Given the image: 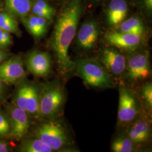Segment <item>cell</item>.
<instances>
[{
    "mask_svg": "<svg viewBox=\"0 0 152 152\" xmlns=\"http://www.w3.org/2000/svg\"><path fill=\"white\" fill-rule=\"evenodd\" d=\"M95 1H101V0H95Z\"/></svg>",
    "mask_w": 152,
    "mask_h": 152,
    "instance_id": "obj_30",
    "label": "cell"
},
{
    "mask_svg": "<svg viewBox=\"0 0 152 152\" xmlns=\"http://www.w3.org/2000/svg\"><path fill=\"white\" fill-rule=\"evenodd\" d=\"M25 77L26 72L20 56H12L0 64V80L7 85L17 84Z\"/></svg>",
    "mask_w": 152,
    "mask_h": 152,
    "instance_id": "obj_7",
    "label": "cell"
},
{
    "mask_svg": "<svg viewBox=\"0 0 152 152\" xmlns=\"http://www.w3.org/2000/svg\"><path fill=\"white\" fill-rule=\"evenodd\" d=\"M24 27L36 40L42 38L48 32L49 22L42 17L28 15L22 19Z\"/></svg>",
    "mask_w": 152,
    "mask_h": 152,
    "instance_id": "obj_15",
    "label": "cell"
},
{
    "mask_svg": "<svg viewBox=\"0 0 152 152\" xmlns=\"http://www.w3.org/2000/svg\"><path fill=\"white\" fill-rule=\"evenodd\" d=\"M138 113L136 99L128 89L121 87L120 90L118 118L121 123L127 124L135 120Z\"/></svg>",
    "mask_w": 152,
    "mask_h": 152,
    "instance_id": "obj_9",
    "label": "cell"
},
{
    "mask_svg": "<svg viewBox=\"0 0 152 152\" xmlns=\"http://www.w3.org/2000/svg\"><path fill=\"white\" fill-rule=\"evenodd\" d=\"M127 69L131 80L139 81L147 78L150 75L149 54L142 52L131 56L128 60Z\"/></svg>",
    "mask_w": 152,
    "mask_h": 152,
    "instance_id": "obj_11",
    "label": "cell"
},
{
    "mask_svg": "<svg viewBox=\"0 0 152 152\" xmlns=\"http://www.w3.org/2000/svg\"><path fill=\"white\" fill-rule=\"evenodd\" d=\"M99 34V28L96 22L90 20L84 23L80 28L77 36V43L79 47L90 50L96 43Z\"/></svg>",
    "mask_w": 152,
    "mask_h": 152,
    "instance_id": "obj_13",
    "label": "cell"
},
{
    "mask_svg": "<svg viewBox=\"0 0 152 152\" xmlns=\"http://www.w3.org/2000/svg\"><path fill=\"white\" fill-rule=\"evenodd\" d=\"M34 134V137L44 141L54 151L61 150L71 144L68 132L59 121L44 122L36 128Z\"/></svg>",
    "mask_w": 152,
    "mask_h": 152,
    "instance_id": "obj_3",
    "label": "cell"
},
{
    "mask_svg": "<svg viewBox=\"0 0 152 152\" xmlns=\"http://www.w3.org/2000/svg\"><path fill=\"white\" fill-rule=\"evenodd\" d=\"M142 36L121 31H109L104 36L108 44L125 50L137 49L142 42Z\"/></svg>",
    "mask_w": 152,
    "mask_h": 152,
    "instance_id": "obj_10",
    "label": "cell"
},
{
    "mask_svg": "<svg viewBox=\"0 0 152 152\" xmlns=\"http://www.w3.org/2000/svg\"><path fill=\"white\" fill-rule=\"evenodd\" d=\"M129 6L126 0H111L107 9V19L109 25L116 27L124 21Z\"/></svg>",
    "mask_w": 152,
    "mask_h": 152,
    "instance_id": "obj_14",
    "label": "cell"
},
{
    "mask_svg": "<svg viewBox=\"0 0 152 152\" xmlns=\"http://www.w3.org/2000/svg\"><path fill=\"white\" fill-rule=\"evenodd\" d=\"M10 55L5 50L0 48V64L9 58Z\"/></svg>",
    "mask_w": 152,
    "mask_h": 152,
    "instance_id": "obj_28",
    "label": "cell"
},
{
    "mask_svg": "<svg viewBox=\"0 0 152 152\" xmlns=\"http://www.w3.org/2000/svg\"><path fill=\"white\" fill-rule=\"evenodd\" d=\"M0 137L9 139L11 137V127L4 109L0 108Z\"/></svg>",
    "mask_w": 152,
    "mask_h": 152,
    "instance_id": "obj_23",
    "label": "cell"
},
{
    "mask_svg": "<svg viewBox=\"0 0 152 152\" xmlns=\"http://www.w3.org/2000/svg\"><path fill=\"white\" fill-rule=\"evenodd\" d=\"M64 101L65 94L60 82L54 80L46 83L41 89L37 117H54L59 112Z\"/></svg>",
    "mask_w": 152,
    "mask_h": 152,
    "instance_id": "obj_2",
    "label": "cell"
},
{
    "mask_svg": "<svg viewBox=\"0 0 152 152\" xmlns=\"http://www.w3.org/2000/svg\"><path fill=\"white\" fill-rule=\"evenodd\" d=\"M101 60L108 72L114 75H120L126 69V63L124 56L114 49H104Z\"/></svg>",
    "mask_w": 152,
    "mask_h": 152,
    "instance_id": "obj_12",
    "label": "cell"
},
{
    "mask_svg": "<svg viewBox=\"0 0 152 152\" xmlns=\"http://www.w3.org/2000/svg\"><path fill=\"white\" fill-rule=\"evenodd\" d=\"M143 2L147 10L151 12L152 10V0H143Z\"/></svg>",
    "mask_w": 152,
    "mask_h": 152,
    "instance_id": "obj_29",
    "label": "cell"
},
{
    "mask_svg": "<svg viewBox=\"0 0 152 152\" xmlns=\"http://www.w3.org/2000/svg\"><path fill=\"white\" fill-rule=\"evenodd\" d=\"M28 71L37 77L48 76L51 69V59L48 53L34 51L28 55L26 59Z\"/></svg>",
    "mask_w": 152,
    "mask_h": 152,
    "instance_id": "obj_8",
    "label": "cell"
},
{
    "mask_svg": "<svg viewBox=\"0 0 152 152\" xmlns=\"http://www.w3.org/2000/svg\"><path fill=\"white\" fill-rule=\"evenodd\" d=\"M120 31L142 36L144 32V26L141 20L137 17H131L119 25Z\"/></svg>",
    "mask_w": 152,
    "mask_h": 152,
    "instance_id": "obj_21",
    "label": "cell"
},
{
    "mask_svg": "<svg viewBox=\"0 0 152 152\" xmlns=\"http://www.w3.org/2000/svg\"><path fill=\"white\" fill-rule=\"evenodd\" d=\"M142 96L146 101L148 105L152 108V83L145 85L142 90Z\"/></svg>",
    "mask_w": 152,
    "mask_h": 152,
    "instance_id": "obj_25",
    "label": "cell"
},
{
    "mask_svg": "<svg viewBox=\"0 0 152 152\" xmlns=\"http://www.w3.org/2000/svg\"><path fill=\"white\" fill-rule=\"evenodd\" d=\"M33 0H5L6 11L15 19H22L31 12Z\"/></svg>",
    "mask_w": 152,
    "mask_h": 152,
    "instance_id": "obj_16",
    "label": "cell"
},
{
    "mask_svg": "<svg viewBox=\"0 0 152 152\" xmlns=\"http://www.w3.org/2000/svg\"><path fill=\"white\" fill-rule=\"evenodd\" d=\"M10 144L6 139L0 137V152H12Z\"/></svg>",
    "mask_w": 152,
    "mask_h": 152,
    "instance_id": "obj_26",
    "label": "cell"
},
{
    "mask_svg": "<svg viewBox=\"0 0 152 152\" xmlns=\"http://www.w3.org/2000/svg\"><path fill=\"white\" fill-rule=\"evenodd\" d=\"M18 150L22 152H53L54 151L36 137L22 141Z\"/></svg>",
    "mask_w": 152,
    "mask_h": 152,
    "instance_id": "obj_18",
    "label": "cell"
},
{
    "mask_svg": "<svg viewBox=\"0 0 152 152\" xmlns=\"http://www.w3.org/2000/svg\"><path fill=\"white\" fill-rule=\"evenodd\" d=\"M12 44V38L11 34L0 29V48L6 51Z\"/></svg>",
    "mask_w": 152,
    "mask_h": 152,
    "instance_id": "obj_24",
    "label": "cell"
},
{
    "mask_svg": "<svg viewBox=\"0 0 152 152\" xmlns=\"http://www.w3.org/2000/svg\"><path fill=\"white\" fill-rule=\"evenodd\" d=\"M11 103L26 112L30 116L38 117L41 89L23 79L17 83Z\"/></svg>",
    "mask_w": 152,
    "mask_h": 152,
    "instance_id": "obj_4",
    "label": "cell"
},
{
    "mask_svg": "<svg viewBox=\"0 0 152 152\" xmlns=\"http://www.w3.org/2000/svg\"><path fill=\"white\" fill-rule=\"evenodd\" d=\"M82 11V0H71L58 17L55 26L51 48L63 75H68L76 69V62L71 59L68 50L76 35Z\"/></svg>",
    "mask_w": 152,
    "mask_h": 152,
    "instance_id": "obj_1",
    "label": "cell"
},
{
    "mask_svg": "<svg viewBox=\"0 0 152 152\" xmlns=\"http://www.w3.org/2000/svg\"><path fill=\"white\" fill-rule=\"evenodd\" d=\"M6 84L0 80V103L4 101L6 94Z\"/></svg>",
    "mask_w": 152,
    "mask_h": 152,
    "instance_id": "obj_27",
    "label": "cell"
},
{
    "mask_svg": "<svg viewBox=\"0 0 152 152\" xmlns=\"http://www.w3.org/2000/svg\"><path fill=\"white\" fill-rule=\"evenodd\" d=\"M134 142L129 137L120 136L116 138L112 144L114 152H131L134 149Z\"/></svg>",
    "mask_w": 152,
    "mask_h": 152,
    "instance_id": "obj_22",
    "label": "cell"
},
{
    "mask_svg": "<svg viewBox=\"0 0 152 152\" xmlns=\"http://www.w3.org/2000/svg\"><path fill=\"white\" fill-rule=\"evenodd\" d=\"M76 69L78 75L91 86L99 88L112 86V82L108 71L94 60L78 59L76 61Z\"/></svg>",
    "mask_w": 152,
    "mask_h": 152,
    "instance_id": "obj_5",
    "label": "cell"
},
{
    "mask_svg": "<svg viewBox=\"0 0 152 152\" xmlns=\"http://www.w3.org/2000/svg\"><path fill=\"white\" fill-rule=\"evenodd\" d=\"M32 14L42 17L50 22L54 16L55 9L45 0H33Z\"/></svg>",
    "mask_w": 152,
    "mask_h": 152,
    "instance_id": "obj_19",
    "label": "cell"
},
{
    "mask_svg": "<svg viewBox=\"0 0 152 152\" xmlns=\"http://www.w3.org/2000/svg\"><path fill=\"white\" fill-rule=\"evenodd\" d=\"M150 127L147 121L139 120L134 122L129 130V137L136 143H141L147 141L149 136Z\"/></svg>",
    "mask_w": 152,
    "mask_h": 152,
    "instance_id": "obj_17",
    "label": "cell"
},
{
    "mask_svg": "<svg viewBox=\"0 0 152 152\" xmlns=\"http://www.w3.org/2000/svg\"><path fill=\"white\" fill-rule=\"evenodd\" d=\"M0 29L16 36H20L21 31L16 19L7 11H0Z\"/></svg>",
    "mask_w": 152,
    "mask_h": 152,
    "instance_id": "obj_20",
    "label": "cell"
},
{
    "mask_svg": "<svg viewBox=\"0 0 152 152\" xmlns=\"http://www.w3.org/2000/svg\"><path fill=\"white\" fill-rule=\"evenodd\" d=\"M4 110L11 127V139L20 140L27 134L30 127V115L12 103L5 104Z\"/></svg>",
    "mask_w": 152,
    "mask_h": 152,
    "instance_id": "obj_6",
    "label": "cell"
}]
</instances>
